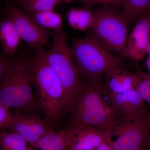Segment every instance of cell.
<instances>
[{"mask_svg":"<svg viewBox=\"0 0 150 150\" xmlns=\"http://www.w3.org/2000/svg\"><path fill=\"white\" fill-rule=\"evenodd\" d=\"M103 82L86 84L70 111V127L88 126L110 134L116 116L108 100Z\"/></svg>","mask_w":150,"mask_h":150,"instance_id":"1","label":"cell"},{"mask_svg":"<svg viewBox=\"0 0 150 150\" xmlns=\"http://www.w3.org/2000/svg\"><path fill=\"white\" fill-rule=\"evenodd\" d=\"M70 48L79 72L88 83L102 82V75L112 69L126 70L123 58L105 48L91 30L85 37L75 38Z\"/></svg>","mask_w":150,"mask_h":150,"instance_id":"2","label":"cell"},{"mask_svg":"<svg viewBox=\"0 0 150 150\" xmlns=\"http://www.w3.org/2000/svg\"><path fill=\"white\" fill-rule=\"evenodd\" d=\"M37 50L31 62L37 93L36 103L43 118L51 124L67 112L66 97L61 82L48 64L46 49L42 47Z\"/></svg>","mask_w":150,"mask_h":150,"instance_id":"3","label":"cell"},{"mask_svg":"<svg viewBox=\"0 0 150 150\" xmlns=\"http://www.w3.org/2000/svg\"><path fill=\"white\" fill-rule=\"evenodd\" d=\"M31 62L24 57L13 59L0 79V102L9 108L35 112Z\"/></svg>","mask_w":150,"mask_h":150,"instance_id":"4","label":"cell"},{"mask_svg":"<svg viewBox=\"0 0 150 150\" xmlns=\"http://www.w3.org/2000/svg\"><path fill=\"white\" fill-rule=\"evenodd\" d=\"M51 48L46 50L48 64L61 82L66 97L67 112H70L75 100L85 86L75 65L67 36L62 28L53 30Z\"/></svg>","mask_w":150,"mask_h":150,"instance_id":"5","label":"cell"},{"mask_svg":"<svg viewBox=\"0 0 150 150\" xmlns=\"http://www.w3.org/2000/svg\"><path fill=\"white\" fill-rule=\"evenodd\" d=\"M117 6L103 5L96 10L90 28L105 48L122 56L127 43L128 23Z\"/></svg>","mask_w":150,"mask_h":150,"instance_id":"6","label":"cell"},{"mask_svg":"<svg viewBox=\"0 0 150 150\" xmlns=\"http://www.w3.org/2000/svg\"><path fill=\"white\" fill-rule=\"evenodd\" d=\"M150 129V113L130 119H117L108 135L115 139L106 138L114 150H144Z\"/></svg>","mask_w":150,"mask_h":150,"instance_id":"7","label":"cell"},{"mask_svg":"<svg viewBox=\"0 0 150 150\" xmlns=\"http://www.w3.org/2000/svg\"><path fill=\"white\" fill-rule=\"evenodd\" d=\"M13 112V122L4 130L18 134L29 145L54 131L50 123L35 112H23L15 109Z\"/></svg>","mask_w":150,"mask_h":150,"instance_id":"8","label":"cell"},{"mask_svg":"<svg viewBox=\"0 0 150 150\" xmlns=\"http://www.w3.org/2000/svg\"><path fill=\"white\" fill-rule=\"evenodd\" d=\"M6 13L13 21L20 37L30 48L37 49L50 43L49 33L46 29L18 7L10 6Z\"/></svg>","mask_w":150,"mask_h":150,"instance_id":"9","label":"cell"},{"mask_svg":"<svg viewBox=\"0 0 150 150\" xmlns=\"http://www.w3.org/2000/svg\"><path fill=\"white\" fill-rule=\"evenodd\" d=\"M106 95L116 119L135 118L148 111L137 90L121 94L112 93L107 90Z\"/></svg>","mask_w":150,"mask_h":150,"instance_id":"10","label":"cell"},{"mask_svg":"<svg viewBox=\"0 0 150 150\" xmlns=\"http://www.w3.org/2000/svg\"><path fill=\"white\" fill-rule=\"evenodd\" d=\"M150 11L138 20L127 38L126 48L122 58H128L136 62H140L146 54L150 41Z\"/></svg>","mask_w":150,"mask_h":150,"instance_id":"11","label":"cell"},{"mask_svg":"<svg viewBox=\"0 0 150 150\" xmlns=\"http://www.w3.org/2000/svg\"><path fill=\"white\" fill-rule=\"evenodd\" d=\"M70 150H94L106 140L107 134L88 126L69 127Z\"/></svg>","mask_w":150,"mask_h":150,"instance_id":"12","label":"cell"},{"mask_svg":"<svg viewBox=\"0 0 150 150\" xmlns=\"http://www.w3.org/2000/svg\"><path fill=\"white\" fill-rule=\"evenodd\" d=\"M105 75V87L108 91L113 93H123L137 90L140 81L137 74H132L122 69H112Z\"/></svg>","mask_w":150,"mask_h":150,"instance_id":"13","label":"cell"},{"mask_svg":"<svg viewBox=\"0 0 150 150\" xmlns=\"http://www.w3.org/2000/svg\"><path fill=\"white\" fill-rule=\"evenodd\" d=\"M21 40L11 19L8 16L2 18L0 20V44L3 53L10 56L14 54Z\"/></svg>","mask_w":150,"mask_h":150,"instance_id":"14","label":"cell"},{"mask_svg":"<svg viewBox=\"0 0 150 150\" xmlns=\"http://www.w3.org/2000/svg\"><path fill=\"white\" fill-rule=\"evenodd\" d=\"M70 139V129L68 128L59 132L54 131L29 146L32 150H66Z\"/></svg>","mask_w":150,"mask_h":150,"instance_id":"15","label":"cell"},{"mask_svg":"<svg viewBox=\"0 0 150 150\" xmlns=\"http://www.w3.org/2000/svg\"><path fill=\"white\" fill-rule=\"evenodd\" d=\"M67 16L71 27L86 31L91 27L93 20V12L88 7L79 8L74 7L67 13Z\"/></svg>","mask_w":150,"mask_h":150,"instance_id":"16","label":"cell"},{"mask_svg":"<svg viewBox=\"0 0 150 150\" xmlns=\"http://www.w3.org/2000/svg\"><path fill=\"white\" fill-rule=\"evenodd\" d=\"M122 13L128 23L139 20L150 11V0H124Z\"/></svg>","mask_w":150,"mask_h":150,"instance_id":"17","label":"cell"},{"mask_svg":"<svg viewBox=\"0 0 150 150\" xmlns=\"http://www.w3.org/2000/svg\"><path fill=\"white\" fill-rule=\"evenodd\" d=\"M0 150H32V149L18 134L0 129Z\"/></svg>","mask_w":150,"mask_h":150,"instance_id":"18","label":"cell"},{"mask_svg":"<svg viewBox=\"0 0 150 150\" xmlns=\"http://www.w3.org/2000/svg\"><path fill=\"white\" fill-rule=\"evenodd\" d=\"M33 15L34 20L45 29L48 28L55 30L62 28V17L54 10L40 12Z\"/></svg>","mask_w":150,"mask_h":150,"instance_id":"19","label":"cell"},{"mask_svg":"<svg viewBox=\"0 0 150 150\" xmlns=\"http://www.w3.org/2000/svg\"><path fill=\"white\" fill-rule=\"evenodd\" d=\"M58 0H28L24 3L25 10L29 14L54 10Z\"/></svg>","mask_w":150,"mask_h":150,"instance_id":"20","label":"cell"},{"mask_svg":"<svg viewBox=\"0 0 150 150\" xmlns=\"http://www.w3.org/2000/svg\"><path fill=\"white\" fill-rule=\"evenodd\" d=\"M136 74L140 79L137 91L142 99L150 105V74H146L139 69Z\"/></svg>","mask_w":150,"mask_h":150,"instance_id":"21","label":"cell"},{"mask_svg":"<svg viewBox=\"0 0 150 150\" xmlns=\"http://www.w3.org/2000/svg\"><path fill=\"white\" fill-rule=\"evenodd\" d=\"M13 112L0 102V129L4 130L13 122Z\"/></svg>","mask_w":150,"mask_h":150,"instance_id":"22","label":"cell"},{"mask_svg":"<svg viewBox=\"0 0 150 150\" xmlns=\"http://www.w3.org/2000/svg\"><path fill=\"white\" fill-rule=\"evenodd\" d=\"M124 0H81V2L86 7L96 4H103V5H123Z\"/></svg>","mask_w":150,"mask_h":150,"instance_id":"23","label":"cell"},{"mask_svg":"<svg viewBox=\"0 0 150 150\" xmlns=\"http://www.w3.org/2000/svg\"><path fill=\"white\" fill-rule=\"evenodd\" d=\"M12 59L3 53L0 54V79Z\"/></svg>","mask_w":150,"mask_h":150,"instance_id":"24","label":"cell"},{"mask_svg":"<svg viewBox=\"0 0 150 150\" xmlns=\"http://www.w3.org/2000/svg\"><path fill=\"white\" fill-rule=\"evenodd\" d=\"M96 150H114L113 148L105 141L102 143L96 148Z\"/></svg>","mask_w":150,"mask_h":150,"instance_id":"25","label":"cell"},{"mask_svg":"<svg viewBox=\"0 0 150 150\" xmlns=\"http://www.w3.org/2000/svg\"><path fill=\"white\" fill-rule=\"evenodd\" d=\"M144 150H150V129L148 134Z\"/></svg>","mask_w":150,"mask_h":150,"instance_id":"26","label":"cell"},{"mask_svg":"<svg viewBox=\"0 0 150 150\" xmlns=\"http://www.w3.org/2000/svg\"><path fill=\"white\" fill-rule=\"evenodd\" d=\"M147 67L150 73V57H149L148 58L147 61L146 62Z\"/></svg>","mask_w":150,"mask_h":150,"instance_id":"27","label":"cell"},{"mask_svg":"<svg viewBox=\"0 0 150 150\" xmlns=\"http://www.w3.org/2000/svg\"><path fill=\"white\" fill-rule=\"evenodd\" d=\"M146 53L149 54L150 57V41L149 45H148L147 48Z\"/></svg>","mask_w":150,"mask_h":150,"instance_id":"28","label":"cell"},{"mask_svg":"<svg viewBox=\"0 0 150 150\" xmlns=\"http://www.w3.org/2000/svg\"><path fill=\"white\" fill-rule=\"evenodd\" d=\"M58 1L59 3L62 1H64L67 3H69L73 1H75V0H58ZM79 1H81V0H79Z\"/></svg>","mask_w":150,"mask_h":150,"instance_id":"29","label":"cell"},{"mask_svg":"<svg viewBox=\"0 0 150 150\" xmlns=\"http://www.w3.org/2000/svg\"><path fill=\"white\" fill-rule=\"evenodd\" d=\"M16 1L19 2L25 3L28 0H16Z\"/></svg>","mask_w":150,"mask_h":150,"instance_id":"30","label":"cell"},{"mask_svg":"<svg viewBox=\"0 0 150 150\" xmlns=\"http://www.w3.org/2000/svg\"><path fill=\"white\" fill-rule=\"evenodd\" d=\"M66 150H70L69 149V148H67V149H66Z\"/></svg>","mask_w":150,"mask_h":150,"instance_id":"31","label":"cell"}]
</instances>
